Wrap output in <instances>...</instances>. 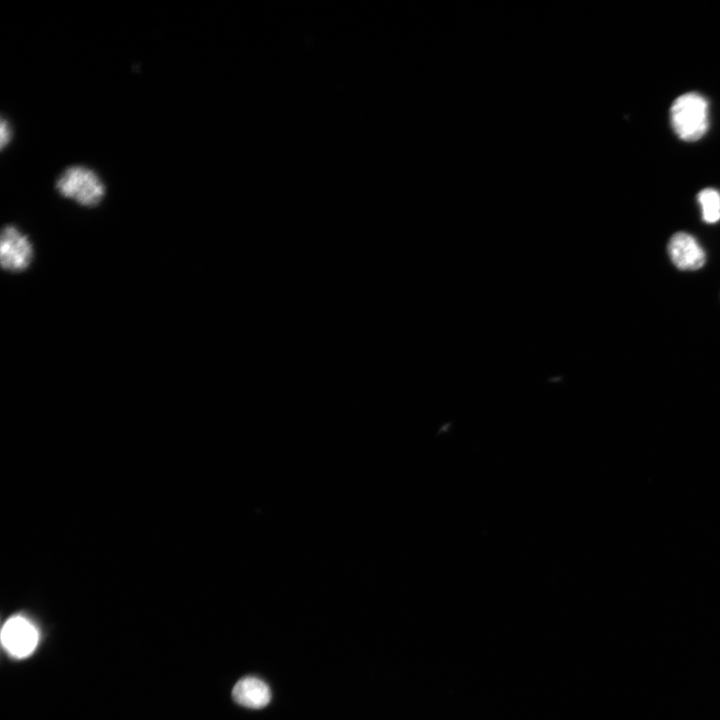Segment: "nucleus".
Masks as SVG:
<instances>
[{
  "label": "nucleus",
  "instance_id": "nucleus-3",
  "mask_svg": "<svg viewBox=\"0 0 720 720\" xmlns=\"http://www.w3.org/2000/svg\"><path fill=\"white\" fill-rule=\"evenodd\" d=\"M39 642L36 626L26 617L14 615L3 625L1 643L6 652L17 659L31 655Z\"/></svg>",
  "mask_w": 720,
  "mask_h": 720
},
{
  "label": "nucleus",
  "instance_id": "nucleus-7",
  "mask_svg": "<svg viewBox=\"0 0 720 720\" xmlns=\"http://www.w3.org/2000/svg\"><path fill=\"white\" fill-rule=\"evenodd\" d=\"M702 211V218L706 223H716L720 220V193L713 188L701 190L697 196Z\"/></svg>",
  "mask_w": 720,
  "mask_h": 720
},
{
  "label": "nucleus",
  "instance_id": "nucleus-4",
  "mask_svg": "<svg viewBox=\"0 0 720 720\" xmlns=\"http://www.w3.org/2000/svg\"><path fill=\"white\" fill-rule=\"evenodd\" d=\"M32 258L33 246L27 235L14 225L4 226L0 236L1 267L8 272H21Z\"/></svg>",
  "mask_w": 720,
  "mask_h": 720
},
{
  "label": "nucleus",
  "instance_id": "nucleus-1",
  "mask_svg": "<svg viewBox=\"0 0 720 720\" xmlns=\"http://www.w3.org/2000/svg\"><path fill=\"white\" fill-rule=\"evenodd\" d=\"M55 188L64 198L85 207L98 205L105 195V185L100 176L83 165L64 169L56 180Z\"/></svg>",
  "mask_w": 720,
  "mask_h": 720
},
{
  "label": "nucleus",
  "instance_id": "nucleus-8",
  "mask_svg": "<svg viewBox=\"0 0 720 720\" xmlns=\"http://www.w3.org/2000/svg\"><path fill=\"white\" fill-rule=\"evenodd\" d=\"M11 137H12L11 126L5 118H2L1 124H0V144H1L2 149L10 142Z\"/></svg>",
  "mask_w": 720,
  "mask_h": 720
},
{
  "label": "nucleus",
  "instance_id": "nucleus-5",
  "mask_svg": "<svg viewBox=\"0 0 720 720\" xmlns=\"http://www.w3.org/2000/svg\"><path fill=\"white\" fill-rule=\"evenodd\" d=\"M673 264L680 270H697L705 263V252L697 240L685 232L672 235L667 246Z\"/></svg>",
  "mask_w": 720,
  "mask_h": 720
},
{
  "label": "nucleus",
  "instance_id": "nucleus-6",
  "mask_svg": "<svg viewBox=\"0 0 720 720\" xmlns=\"http://www.w3.org/2000/svg\"><path fill=\"white\" fill-rule=\"evenodd\" d=\"M236 703L250 709H261L271 700L269 686L254 676H245L237 681L232 690Z\"/></svg>",
  "mask_w": 720,
  "mask_h": 720
},
{
  "label": "nucleus",
  "instance_id": "nucleus-2",
  "mask_svg": "<svg viewBox=\"0 0 720 720\" xmlns=\"http://www.w3.org/2000/svg\"><path fill=\"white\" fill-rule=\"evenodd\" d=\"M670 120L677 136L684 141L700 139L708 129V102L700 94L680 95L670 109Z\"/></svg>",
  "mask_w": 720,
  "mask_h": 720
}]
</instances>
